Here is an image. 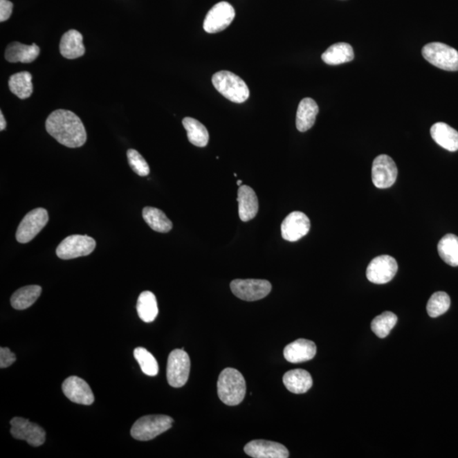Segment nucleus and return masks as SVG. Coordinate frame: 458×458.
Segmentation results:
<instances>
[{
	"instance_id": "nucleus-1",
	"label": "nucleus",
	"mask_w": 458,
	"mask_h": 458,
	"mask_svg": "<svg viewBox=\"0 0 458 458\" xmlns=\"http://www.w3.org/2000/svg\"><path fill=\"white\" fill-rule=\"evenodd\" d=\"M45 127L48 134L66 147H81L87 141L84 123L73 111L56 110L52 112Z\"/></svg>"
},
{
	"instance_id": "nucleus-2",
	"label": "nucleus",
	"mask_w": 458,
	"mask_h": 458,
	"mask_svg": "<svg viewBox=\"0 0 458 458\" xmlns=\"http://www.w3.org/2000/svg\"><path fill=\"white\" fill-rule=\"evenodd\" d=\"M217 393L224 404L237 405L241 403L246 393L245 378L237 369H225L217 381Z\"/></svg>"
},
{
	"instance_id": "nucleus-3",
	"label": "nucleus",
	"mask_w": 458,
	"mask_h": 458,
	"mask_svg": "<svg viewBox=\"0 0 458 458\" xmlns=\"http://www.w3.org/2000/svg\"><path fill=\"white\" fill-rule=\"evenodd\" d=\"M214 87L221 95L232 102L241 104L250 97V90L246 82L228 71H221L213 75Z\"/></svg>"
},
{
	"instance_id": "nucleus-4",
	"label": "nucleus",
	"mask_w": 458,
	"mask_h": 458,
	"mask_svg": "<svg viewBox=\"0 0 458 458\" xmlns=\"http://www.w3.org/2000/svg\"><path fill=\"white\" fill-rule=\"evenodd\" d=\"M174 419L167 415H149L138 419L131 429V435L135 440L148 441L153 440L164 432L170 430Z\"/></svg>"
},
{
	"instance_id": "nucleus-5",
	"label": "nucleus",
	"mask_w": 458,
	"mask_h": 458,
	"mask_svg": "<svg viewBox=\"0 0 458 458\" xmlns=\"http://www.w3.org/2000/svg\"><path fill=\"white\" fill-rule=\"evenodd\" d=\"M423 58L438 68L449 71H458V51L448 44L430 43L423 46Z\"/></svg>"
},
{
	"instance_id": "nucleus-6",
	"label": "nucleus",
	"mask_w": 458,
	"mask_h": 458,
	"mask_svg": "<svg viewBox=\"0 0 458 458\" xmlns=\"http://www.w3.org/2000/svg\"><path fill=\"white\" fill-rule=\"evenodd\" d=\"M190 359L185 349H176L168 356L167 378L168 384L174 388L183 387L189 379Z\"/></svg>"
},
{
	"instance_id": "nucleus-7",
	"label": "nucleus",
	"mask_w": 458,
	"mask_h": 458,
	"mask_svg": "<svg viewBox=\"0 0 458 458\" xmlns=\"http://www.w3.org/2000/svg\"><path fill=\"white\" fill-rule=\"evenodd\" d=\"M95 247V240L88 235H70L59 244L56 249V255L63 260H70L89 256Z\"/></svg>"
},
{
	"instance_id": "nucleus-8",
	"label": "nucleus",
	"mask_w": 458,
	"mask_h": 458,
	"mask_svg": "<svg viewBox=\"0 0 458 458\" xmlns=\"http://www.w3.org/2000/svg\"><path fill=\"white\" fill-rule=\"evenodd\" d=\"M230 288L238 298L255 302L268 296L272 291V284L264 280H235L232 281Z\"/></svg>"
},
{
	"instance_id": "nucleus-9",
	"label": "nucleus",
	"mask_w": 458,
	"mask_h": 458,
	"mask_svg": "<svg viewBox=\"0 0 458 458\" xmlns=\"http://www.w3.org/2000/svg\"><path fill=\"white\" fill-rule=\"evenodd\" d=\"M48 214L44 208H36L28 212L17 228L16 238L19 243L27 244L46 226Z\"/></svg>"
},
{
	"instance_id": "nucleus-10",
	"label": "nucleus",
	"mask_w": 458,
	"mask_h": 458,
	"mask_svg": "<svg viewBox=\"0 0 458 458\" xmlns=\"http://www.w3.org/2000/svg\"><path fill=\"white\" fill-rule=\"evenodd\" d=\"M235 17L234 7L228 2H219L206 15L203 28L208 33H219L229 27Z\"/></svg>"
},
{
	"instance_id": "nucleus-11",
	"label": "nucleus",
	"mask_w": 458,
	"mask_h": 458,
	"mask_svg": "<svg viewBox=\"0 0 458 458\" xmlns=\"http://www.w3.org/2000/svg\"><path fill=\"white\" fill-rule=\"evenodd\" d=\"M398 170L395 161L387 155H381L374 159L372 167V180L378 189H388L395 183Z\"/></svg>"
},
{
	"instance_id": "nucleus-12",
	"label": "nucleus",
	"mask_w": 458,
	"mask_h": 458,
	"mask_svg": "<svg viewBox=\"0 0 458 458\" xmlns=\"http://www.w3.org/2000/svg\"><path fill=\"white\" fill-rule=\"evenodd\" d=\"M398 264L395 258L384 255L373 259L367 269V277L376 284H387L396 276Z\"/></svg>"
},
{
	"instance_id": "nucleus-13",
	"label": "nucleus",
	"mask_w": 458,
	"mask_h": 458,
	"mask_svg": "<svg viewBox=\"0 0 458 458\" xmlns=\"http://www.w3.org/2000/svg\"><path fill=\"white\" fill-rule=\"evenodd\" d=\"M10 433L17 440H24L30 446H42L45 442V431L42 427L36 423L30 422L24 418H14L10 421Z\"/></svg>"
},
{
	"instance_id": "nucleus-14",
	"label": "nucleus",
	"mask_w": 458,
	"mask_h": 458,
	"mask_svg": "<svg viewBox=\"0 0 458 458\" xmlns=\"http://www.w3.org/2000/svg\"><path fill=\"white\" fill-rule=\"evenodd\" d=\"M310 228L311 221L305 213L293 212L281 224V234L287 241L295 242L309 234Z\"/></svg>"
},
{
	"instance_id": "nucleus-15",
	"label": "nucleus",
	"mask_w": 458,
	"mask_h": 458,
	"mask_svg": "<svg viewBox=\"0 0 458 458\" xmlns=\"http://www.w3.org/2000/svg\"><path fill=\"white\" fill-rule=\"evenodd\" d=\"M62 390L65 396L74 403L89 405L95 401V396L88 383L81 378L71 376L63 382Z\"/></svg>"
},
{
	"instance_id": "nucleus-16",
	"label": "nucleus",
	"mask_w": 458,
	"mask_h": 458,
	"mask_svg": "<svg viewBox=\"0 0 458 458\" xmlns=\"http://www.w3.org/2000/svg\"><path fill=\"white\" fill-rule=\"evenodd\" d=\"M244 450L247 455L254 458H287L290 457V452L284 446L274 441H253L248 443Z\"/></svg>"
},
{
	"instance_id": "nucleus-17",
	"label": "nucleus",
	"mask_w": 458,
	"mask_h": 458,
	"mask_svg": "<svg viewBox=\"0 0 458 458\" xmlns=\"http://www.w3.org/2000/svg\"><path fill=\"white\" fill-rule=\"evenodd\" d=\"M317 354V345L309 340L299 339L284 348V358L291 363L309 361Z\"/></svg>"
},
{
	"instance_id": "nucleus-18",
	"label": "nucleus",
	"mask_w": 458,
	"mask_h": 458,
	"mask_svg": "<svg viewBox=\"0 0 458 458\" xmlns=\"http://www.w3.org/2000/svg\"><path fill=\"white\" fill-rule=\"evenodd\" d=\"M239 215L242 221H249L256 217L259 209L257 194L247 185L239 187L238 190Z\"/></svg>"
},
{
	"instance_id": "nucleus-19",
	"label": "nucleus",
	"mask_w": 458,
	"mask_h": 458,
	"mask_svg": "<svg viewBox=\"0 0 458 458\" xmlns=\"http://www.w3.org/2000/svg\"><path fill=\"white\" fill-rule=\"evenodd\" d=\"M39 54L40 48L36 44L27 45L14 42L6 48V59L11 63H31L39 57Z\"/></svg>"
},
{
	"instance_id": "nucleus-20",
	"label": "nucleus",
	"mask_w": 458,
	"mask_h": 458,
	"mask_svg": "<svg viewBox=\"0 0 458 458\" xmlns=\"http://www.w3.org/2000/svg\"><path fill=\"white\" fill-rule=\"evenodd\" d=\"M431 137L442 148L455 152L458 150V132L444 122H437L431 127Z\"/></svg>"
},
{
	"instance_id": "nucleus-21",
	"label": "nucleus",
	"mask_w": 458,
	"mask_h": 458,
	"mask_svg": "<svg viewBox=\"0 0 458 458\" xmlns=\"http://www.w3.org/2000/svg\"><path fill=\"white\" fill-rule=\"evenodd\" d=\"M59 52L63 57L74 59L85 54V47L82 43V35L77 30L71 29L62 37L59 43Z\"/></svg>"
},
{
	"instance_id": "nucleus-22",
	"label": "nucleus",
	"mask_w": 458,
	"mask_h": 458,
	"mask_svg": "<svg viewBox=\"0 0 458 458\" xmlns=\"http://www.w3.org/2000/svg\"><path fill=\"white\" fill-rule=\"evenodd\" d=\"M318 111L316 101L311 98H305L300 101L296 113V127L300 132H306L313 127Z\"/></svg>"
},
{
	"instance_id": "nucleus-23",
	"label": "nucleus",
	"mask_w": 458,
	"mask_h": 458,
	"mask_svg": "<svg viewBox=\"0 0 458 458\" xmlns=\"http://www.w3.org/2000/svg\"><path fill=\"white\" fill-rule=\"evenodd\" d=\"M283 382L288 392L294 394H304L313 386V378L309 372L304 369H294L284 375Z\"/></svg>"
},
{
	"instance_id": "nucleus-24",
	"label": "nucleus",
	"mask_w": 458,
	"mask_h": 458,
	"mask_svg": "<svg viewBox=\"0 0 458 458\" xmlns=\"http://www.w3.org/2000/svg\"><path fill=\"white\" fill-rule=\"evenodd\" d=\"M354 51L351 44L338 43L333 44L322 55V59L330 66L341 65L353 61Z\"/></svg>"
},
{
	"instance_id": "nucleus-25",
	"label": "nucleus",
	"mask_w": 458,
	"mask_h": 458,
	"mask_svg": "<svg viewBox=\"0 0 458 458\" xmlns=\"http://www.w3.org/2000/svg\"><path fill=\"white\" fill-rule=\"evenodd\" d=\"M42 293L39 285H28L19 288L10 298L11 306L17 310H25L36 302Z\"/></svg>"
},
{
	"instance_id": "nucleus-26",
	"label": "nucleus",
	"mask_w": 458,
	"mask_h": 458,
	"mask_svg": "<svg viewBox=\"0 0 458 458\" xmlns=\"http://www.w3.org/2000/svg\"><path fill=\"white\" fill-rule=\"evenodd\" d=\"M137 311L141 320L145 322L155 321L159 309L156 295L152 292L144 291L138 296Z\"/></svg>"
},
{
	"instance_id": "nucleus-27",
	"label": "nucleus",
	"mask_w": 458,
	"mask_h": 458,
	"mask_svg": "<svg viewBox=\"0 0 458 458\" xmlns=\"http://www.w3.org/2000/svg\"><path fill=\"white\" fill-rule=\"evenodd\" d=\"M183 125L187 131V136L191 144L197 147H205L209 143V133L206 127L196 119L185 118Z\"/></svg>"
},
{
	"instance_id": "nucleus-28",
	"label": "nucleus",
	"mask_w": 458,
	"mask_h": 458,
	"mask_svg": "<svg viewBox=\"0 0 458 458\" xmlns=\"http://www.w3.org/2000/svg\"><path fill=\"white\" fill-rule=\"evenodd\" d=\"M32 78V74L28 71H21L12 75L9 80L10 92L21 100L31 97L33 91Z\"/></svg>"
},
{
	"instance_id": "nucleus-29",
	"label": "nucleus",
	"mask_w": 458,
	"mask_h": 458,
	"mask_svg": "<svg viewBox=\"0 0 458 458\" xmlns=\"http://www.w3.org/2000/svg\"><path fill=\"white\" fill-rule=\"evenodd\" d=\"M143 217L154 231L168 232L172 228V221L160 209L145 208L143 210Z\"/></svg>"
},
{
	"instance_id": "nucleus-30",
	"label": "nucleus",
	"mask_w": 458,
	"mask_h": 458,
	"mask_svg": "<svg viewBox=\"0 0 458 458\" xmlns=\"http://www.w3.org/2000/svg\"><path fill=\"white\" fill-rule=\"evenodd\" d=\"M438 253L442 260L452 266H458V237L446 235L438 244Z\"/></svg>"
},
{
	"instance_id": "nucleus-31",
	"label": "nucleus",
	"mask_w": 458,
	"mask_h": 458,
	"mask_svg": "<svg viewBox=\"0 0 458 458\" xmlns=\"http://www.w3.org/2000/svg\"><path fill=\"white\" fill-rule=\"evenodd\" d=\"M398 318L392 311H385L372 321L371 329L381 339H384L396 326Z\"/></svg>"
},
{
	"instance_id": "nucleus-32",
	"label": "nucleus",
	"mask_w": 458,
	"mask_h": 458,
	"mask_svg": "<svg viewBox=\"0 0 458 458\" xmlns=\"http://www.w3.org/2000/svg\"><path fill=\"white\" fill-rule=\"evenodd\" d=\"M134 358L140 364L143 373L148 376H156L158 374L159 366L154 356L143 347L135 349Z\"/></svg>"
},
{
	"instance_id": "nucleus-33",
	"label": "nucleus",
	"mask_w": 458,
	"mask_h": 458,
	"mask_svg": "<svg viewBox=\"0 0 458 458\" xmlns=\"http://www.w3.org/2000/svg\"><path fill=\"white\" fill-rule=\"evenodd\" d=\"M450 299L446 292H435L431 295L427 304V311L431 318H438L450 309Z\"/></svg>"
},
{
	"instance_id": "nucleus-34",
	"label": "nucleus",
	"mask_w": 458,
	"mask_h": 458,
	"mask_svg": "<svg viewBox=\"0 0 458 458\" xmlns=\"http://www.w3.org/2000/svg\"><path fill=\"white\" fill-rule=\"evenodd\" d=\"M127 155L130 167L133 169L135 174L141 176L149 175V167L147 161L145 160L144 157L137 150L133 149H129L127 150Z\"/></svg>"
},
{
	"instance_id": "nucleus-35",
	"label": "nucleus",
	"mask_w": 458,
	"mask_h": 458,
	"mask_svg": "<svg viewBox=\"0 0 458 458\" xmlns=\"http://www.w3.org/2000/svg\"><path fill=\"white\" fill-rule=\"evenodd\" d=\"M17 361V356L9 348H0V367L6 369Z\"/></svg>"
},
{
	"instance_id": "nucleus-36",
	"label": "nucleus",
	"mask_w": 458,
	"mask_h": 458,
	"mask_svg": "<svg viewBox=\"0 0 458 458\" xmlns=\"http://www.w3.org/2000/svg\"><path fill=\"white\" fill-rule=\"evenodd\" d=\"M13 3L9 0H0V21H6L12 14Z\"/></svg>"
},
{
	"instance_id": "nucleus-37",
	"label": "nucleus",
	"mask_w": 458,
	"mask_h": 458,
	"mask_svg": "<svg viewBox=\"0 0 458 458\" xmlns=\"http://www.w3.org/2000/svg\"><path fill=\"white\" fill-rule=\"evenodd\" d=\"M6 127V121L3 112L0 111V130L3 131Z\"/></svg>"
},
{
	"instance_id": "nucleus-38",
	"label": "nucleus",
	"mask_w": 458,
	"mask_h": 458,
	"mask_svg": "<svg viewBox=\"0 0 458 458\" xmlns=\"http://www.w3.org/2000/svg\"><path fill=\"white\" fill-rule=\"evenodd\" d=\"M237 185H238V186H239V187L241 186V185H242V181H241V180H238V181H237Z\"/></svg>"
}]
</instances>
